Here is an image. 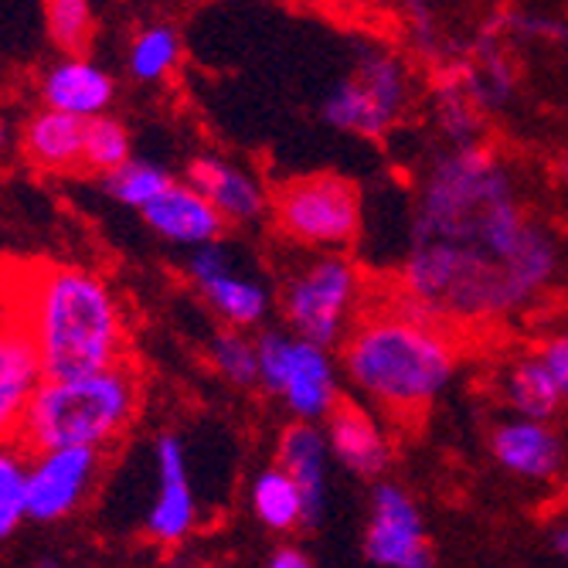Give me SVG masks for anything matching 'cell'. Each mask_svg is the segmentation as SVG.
Masks as SVG:
<instances>
[{"label": "cell", "instance_id": "cell-1", "mask_svg": "<svg viewBox=\"0 0 568 568\" xmlns=\"http://www.w3.org/2000/svg\"><path fill=\"white\" fill-rule=\"evenodd\" d=\"M565 270L558 235L538 222L504 153L480 140L429 161L408 212L402 303L443 324L521 314Z\"/></svg>", "mask_w": 568, "mask_h": 568}, {"label": "cell", "instance_id": "cell-2", "mask_svg": "<svg viewBox=\"0 0 568 568\" xmlns=\"http://www.w3.org/2000/svg\"><path fill=\"white\" fill-rule=\"evenodd\" d=\"M337 347L351 388L395 419L419 416L436 405L459 375V344L449 324L402 300L382 310H361Z\"/></svg>", "mask_w": 568, "mask_h": 568}, {"label": "cell", "instance_id": "cell-3", "mask_svg": "<svg viewBox=\"0 0 568 568\" xmlns=\"http://www.w3.org/2000/svg\"><path fill=\"white\" fill-rule=\"evenodd\" d=\"M11 300L38 344L44 378H72L130 357L123 303L106 280L85 266H11Z\"/></svg>", "mask_w": 568, "mask_h": 568}, {"label": "cell", "instance_id": "cell-4", "mask_svg": "<svg viewBox=\"0 0 568 568\" xmlns=\"http://www.w3.org/2000/svg\"><path fill=\"white\" fill-rule=\"evenodd\" d=\"M140 402L143 378L130 357L72 378H44L28 408L21 443L28 453L55 446L106 449L133 426Z\"/></svg>", "mask_w": 568, "mask_h": 568}, {"label": "cell", "instance_id": "cell-5", "mask_svg": "<svg viewBox=\"0 0 568 568\" xmlns=\"http://www.w3.org/2000/svg\"><path fill=\"white\" fill-rule=\"evenodd\" d=\"M416 102V69L412 59L382 41H361L344 79L327 92L321 116L331 130L378 143L385 140Z\"/></svg>", "mask_w": 568, "mask_h": 568}, {"label": "cell", "instance_id": "cell-6", "mask_svg": "<svg viewBox=\"0 0 568 568\" xmlns=\"http://www.w3.org/2000/svg\"><path fill=\"white\" fill-rule=\"evenodd\" d=\"M365 310V273L347 252H314L280 290L286 331L324 347H337Z\"/></svg>", "mask_w": 568, "mask_h": 568}, {"label": "cell", "instance_id": "cell-7", "mask_svg": "<svg viewBox=\"0 0 568 568\" xmlns=\"http://www.w3.org/2000/svg\"><path fill=\"white\" fill-rule=\"evenodd\" d=\"M276 232L310 252H344L365 225V197L351 178L306 174L280 184L270 197Z\"/></svg>", "mask_w": 568, "mask_h": 568}, {"label": "cell", "instance_id": "cell-8", "mask_svg": "<svg viewBox=\"0 0 568 568\" xmlns=\"http://www.w3.org/2000/svg\"><path fill=\"white\" fill-rule=\"evenodd\" d=\"M255 351H260V385L283 398L293 419L324 423L341 398V365L334 361V347L290 331H266L255 337Z\"/></svg>", "mask_w": 568, "mask_h": 568}, {"label": "cell", "instance_id": "cell-9", "mask_svg": "<svg viewBox=\"0 0 568 568\" xmlns=\"http://www.w3.org/2000/svg\"><path fill=\"white\" fill-rule=\"evenodd\" d=\"M187 276L194 290L201 293V300L209 303L229 327L248 331V327H260L270 317V310H273L270 286L255 273L242 270L222 239L194 248V255L187 260Z\"/></svg>", "mask_w": 568, "mask_h": 568}, {"label": "cell", "instance_id": "cell-10", "mask_svg": "<svg viewBox=\"0 0 568 568\" xmlns=\"http://www.w3.org/2000/svg\"><path fill=\"white\" fill-rule=\"evenodd\" d=\"M365 555L378 568H436L433 538L416 497L392 480H378L372 490Z\"/></svg>", "mask_w": 568, "mask_h": 568}, {"label": "cell", "instance_id": "cell-11", "mask_svg": "<svg viewBox=\"0 0 568 568\" xmlns=\"http://www.w3.org/2000/svg\"><path fill=\"white\" fill-rule=\"evenodd\" d=\"M102 467V449L92 446H55L38 449L28 463V518L62 521L89 497Z\"/></svg>", "mask_w": 568, "mask_h": 568}, {"label": "cell", "instance_id": "cell-12", "mask_svg": "<svg viewBox=\"0 0 568 568\" xmlns=\"http://www.w3.org/2000/svg\"><path fill=\"white\" fill-rule=\"evenodd\" d=\"M44 382L38 344L18 303H0V443H21L28 408Z\"/></svg>", "mask_w": 568, "mask_h": 568}, {"label": "cell", "instance_id": "cell-13", "mask_svg": "<svg viewBox=\"0 0 568 568\" xmlns=\"http://www.w3.org/2000/svg\"><path fill=\"white\" fill-rule=\"evenodd\" d=\"M487 443L497 467L525 484H548L565 474L568 443L551 419L507 416L490 429Z\"/></svg>", "mask_w": 568, "mask_h": 568}, {"label": "cell", "instance_id": "cell-14", "mask_svg": "<svg viewBox=\"0 0 568 568\" xmlns=\"http://www.w3.org/2000/svg\"><path fill=\"white\" fill-rule=\"evenodd\" d=\"M324 436H327V453L354 477L382 480L395 459V446L385 426L365 402L341 395L324 419Z\"/></svg>", "mask_w": 568, "mask_h": 568}, {"label": "cell", "instance_id": "cell-15", "mask_svg": "<svg viewBox=\"0 0 568 568\" xmlns=\"http://www.w3.org/2000/svg\"><path fill=\"white\" fill-rule=\"evenodd\" d=\"M143 222L164 235L174 245H209L225 235V219L219 215L215 204L204 197L194 184L171 181L158 197L143 209Z\"/></svg>", "mask_w": 568, "mask_h": 568}, {"label": "cell", "instance_id": "cell-16", "mask_svg": "<svg viewBox=\"0 0 568 568\" xmlns=\"http://www.w3.org/2000/svg\"><path fill=\"white\" fill-rule=\"evenodd\" d=\"M187 184H194L209 197L229 225L260 222L270 212V194L263 181L225 158H215V153H204V158L191 161Z\"/></svg>", "mask_w": 568, "mask_h": 568}, {"label": "cell", "instance_id": "cell-17", "mask_svg": "<svg viewBox=\"0 0 568 568\" xmlns=\"http://www.w3.org/2000/svg\"><path fill=\"white\" fill-rule=\"evenodd\" d=\"M453 65H456L463 85H467V92L474 95V102L487 116L504 113L510 102L518 99V85H521L518 62H514L510 44L500 41L497 34L480 28V34L467 48V55L453 59Z\"/></svg>", "mask_w": 568, "mask_h": 568}, {"label": "cell", "instance_id": "cell-18", "mask_svg": "<svg viewBox=\"0 0 568 568\" xmlns=\"http://www.w3.org/2000/svg\"><path fill=\"white\" fill-rule=\"evenodd\" d=\"M194 528V494L187 480V459L178 436L158 439V497L146 514V531L164 545L187 538Z\"/></svg>", "mask_w": 568, "mask_h": 568}, {"label": "cell", "instance_id": "cell-19", "mask_svg": "<svg viewBox=\"0 0 568 568\" xmlns=\"http://www.w3.org/2000/svg\"><path fill=\"white\" fill-rule=\"evenodd\" d=\"M280 467L300 490L303 525L314 528L324 518L327 504V436L317 423L296 419L280 439Z\"/></svg>", "mask_w": 568, "mask_h": 568}, {"label": "cell", "instance_id": "cell-20", "mask_svg": "<svg viewBox=\"0 0 568 568\" xmlns=\"http://www.w3.org/2000/svg\"><path fill=\"white\" fill-rule=\"evenodd\" d=\"M116 95V85L106 69L82 55H69L65 62H55L41 75V102L48 110H59L79 120H92L110 110Z\"/></svg>", "mask_w": 568, "mask_h": 568}, {"label": "cell", "instance_id": "cell-21", "mask_svg": "<svg viewBox=\"0 0 568 568\" xmlns=\"http://www.w3.org/2000/svg\"><path fill=\"white\" fill-rule=\"evenodd\" d=\"M497 395L510 416H528V419H558L565 405V395L541 361L538 351H525L510 357L497 375Z\"/></svg>", "mask_w": 568, "mask_h": 568}, {"label": "cell", "instance_id": "cell-22", "mask_svg": "<svg viewBox=\"0 0 568 568\" xmlns=\"http://www.w3.org/2000/svg\"><path fill=\"white\" fill-rule=\"evenodd\" d=\"M82 146H85V120L59 113V110H41L28 120L21 133L24 158L41 171H82Z\"/></svg>", "mask_w": 568, "mask_h": 568}, {"label": "cell", "instance_id": "cell-23", "mask_svg": "<svg viewBox=\"0 0 568 568\" xmlns=\"http://www.w3.org/2000/svg\"><path fill=\"white\" fill-rule=\"evenodd\" d=\"M429 99H433V126H436V133H439V140L446 146H470V143L484 140L487 113L474 102L467 85H463L453 59L436 65Z\"/></svg>", "mask_w": 568, "mask_h": 568}, {"label": "cell", "instance_id": "cell-24", "mask_svg": "<svg viewBox=\"0 0 568 568\" xmlns=\"http://www.w3.org/2000/svg\"><path fill=\"white\" fill-rule=\"evenodd\" d=\"M252 507L260 514V521L273 531H290L303 525V500L296 484L283 467H270L255 477L252 484Z\"/></svg>", "mask_w": 568, "mask_h": 568}, {"label": "cell", "instance_id": "cell-25", "mask_svg": "<svg viewBox=\"0 0 568 568\" xmlns=\"http://www.w3.org/2000/svg\"><path fill=\"white\" fill-rule=\"evenodd\" d=\"M181 62V38L171 24H150L130 41V75L140 82H164Z\"/></svg>", "mask_w": 568, "mask_h": 568}, {"label": "cell", "instance_id": "cell-26", "mask_svg": "<svg viewBox=\"0 0 568 568\" xmlns=\"http://www.w3.org/2000/svg\"><path fill=\"white\" fill-rule=\"evenodd\" d=\"M171 171L158 161H126L120 168H113L110 174H102V187L106 194L123 204V209H146V204L158 197L168 184H171Z\"/></svg>", "mask_w": 568, "mask_h": 568}, {"label": "cell", "instance_id": "cell-27", "mask_svg": "<svg viewBox=\"0 0 568 568\" xmlns=\"http://www.w3.org/2000/svg\"><path fill=\"white\" fill-rule=\"evenodd\" d=\"M28 463L24 443H0V541L28 518Z\"/></svg>", "mask_w": 568, "mask_h": 568}, {"label": "cell", "instance_id": "cell-28", "mask_svg": "<svg viewBox=\"0 0 568 568\" xmlns=\"http://www.w3.org/2000/svg\"><path fill=\"white\" fill-rule=\"evenodd\" d=\"M41 11L51 44L62 48L65 55H82L92 44V31H95L92 0H41Z\"/></svg>", "mask_w": 568, "mask_h": 568}, {"label": "cell", "instance_id": "cell-29", "mask_svg": "<svg viewBox=\"0 0 568 568\" xmlns=\"http://www.w3.org/2000/svg\"><path fill=\"white\" fill-rule=\"evenodd\" d=\"M484 31L497 34L500 41L514 44H561L568 41V28L551 14H535L525 8H504L487 18Z\"/></svg>", "mask_w": 568, "mask_h": 568}, {"label": "cell", "instance_id": "cell-30", "mask_svg": "<svg viewBox=\"0 0 568 568\" xmlns=\"http://www.w3.org/2000/svg\"><path fill=\"white\" fill-rule=\"evenodd\" d=\"M130 161V130L113 116L85 120V146H82V171L110 174L113 168Z\"/></svg>", "mask_w": 568, "mask_h": 568}, {"label": "cell", "instance_id": "cell-31", "mask_svg": "<svg viewBox=\"0 0 568 568\" xmlns=\"http://www.w3.org/2000/svg\"><path fill=\"white\" fill-rule=\"evenodd\" d=\"M402 14H405V34L412 55L429 65L449 62V41L429 0H402Z\"/></svg>", "mask_w": 568, "mask_h": 568}, {"label": "cell", "instance_id": "cell-32", "mask_svg": "<svg viewBox=\"0 0 568 568\" xmlns=\"http://www.w3.org/2000/svg\"><path fill=\"white\" fill-rule=\"evenodd\" d=\"M212 365L219 368V375L239 388L260 385V351H255V341L245 337L239 327L219 331L212 341Z\"/></svg>", "mask_w": 568, "mask_h": 568}, {"label": "cell", "instance_id": "cell-33", "mask_svg": "<svg viewBox=\"0 0 568 568\" xmlns=\"http://www.w3.org/2000/svg\"><path fill=\"white\" fill-rule=\"evenodd\" d=\"M535 351L541 354V361L548 365V372L555 375V382H558V388H561V395H565V405H568V327L548 334Z\"/></svg>", "mask_w": 568, "mask_h": 568}, {"label": "cell", "instance_id": "cell-34", "mask_svg": "<svg viewBox=\"0 0 568 568\" xmlns=\"http://www.w3.org/2000/svg\"><path fill=\"white\" fill-rule=\"evenodd\" d=\"M270 568H314V561H310L300 548H280L270 558Z\"/></svg>", "mask_w": 568, "mask_h": 568}, {"label": "cell", "instance_id": "cell-35", "mask_svg": "<svg viewBox=\"0 0 568 568\" xmlns=\"http://www.w3.org/2000/svg\"><path fill=\"white\" fill-rule=\"evenodd\" d=\"M551 551H555L558 558L568 561V525H558V528L551 531Z\"/></svg>", "mask_w": 568, "mask_h": 568}, {"label": "cell", "instance_id": "cell-36", "mask_svg": "<svg viewBox=\"0 0 568 568\" xmlns=\"http://www.w3.org/2000/svg\"><path fill=\"white\" fill-rule=\"evenodd\" d=\"M11 296V266H0V303H8Z\"/></svg>", "mask_w": 568, "mask_h": 568}, {"label": "cell", "instance_id": "cell-37", "mask_svg": "<svg viewBox=\"0 0 568 568\" xmlns=\"http://www.w3.org/2000/svg\"><path fill=\"white\" fill-rule=\"evenodd\" d=\"M317 4H331V8L341 4V8H344V4H357V0H317Z\"/></svg>", "mask_w": 568, "mask_h": 568}, {"label": "cell", "instance_id": "cell-38", "mask_svg": "<svg viewBox=\"0 0 568 568\" xmlns=\"http://www.w3.org/2000/svg\"><path fill=\"white\" fill-rule=\"evenodd\" d=\"M4 140H8V130H4V120H0V146H4Z\"/></svg>", "mask_w": 568, "mask_h": 568}, {"label": "cell", "instance_id": "cell-39", "mask_svg": "<svg viewBox=\"0 0 568 568\" xmlns=\"http://www.w3.org/2000/svg\"><path fill=\"white\" fill-rule=\"evenodd\" d=\"M561 174L568 178V153H565V161H561Z\"/></svg>", "mask_w": 568, "mask_h": 568}]
</instances>
